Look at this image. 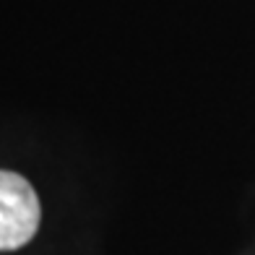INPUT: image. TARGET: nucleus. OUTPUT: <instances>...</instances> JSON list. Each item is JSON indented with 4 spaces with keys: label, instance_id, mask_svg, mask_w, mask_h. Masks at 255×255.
Wrapping results in <instances>:
<instances>
[{
    "label": "nucleus",
    "instance_id": "obj_1",
    "mask_svg": "<svg viewBox=\"0 0 255 255\" xmlns=\"http://www.w3.org/2000/svg\"><path fill=\"white\" fill-rule=\"evenodd\" d=\"M42 206L31 182L0 169V250H16L37 235Z\"/></svg>",
    "mask_w": 255,
    "mask_h": 255
}]
</instances>
